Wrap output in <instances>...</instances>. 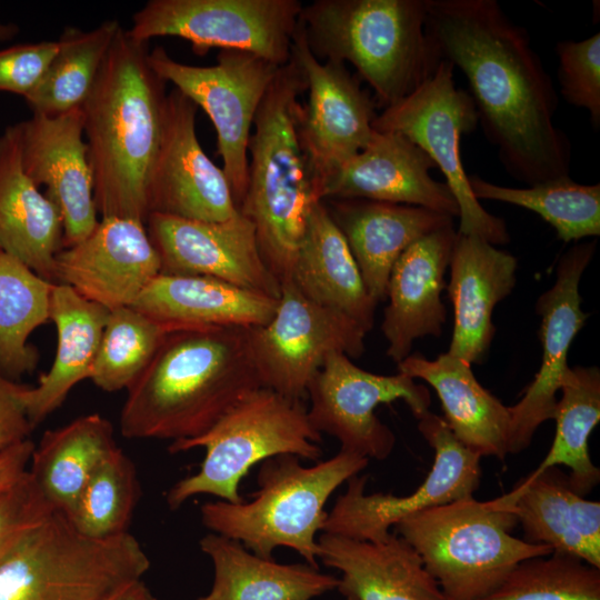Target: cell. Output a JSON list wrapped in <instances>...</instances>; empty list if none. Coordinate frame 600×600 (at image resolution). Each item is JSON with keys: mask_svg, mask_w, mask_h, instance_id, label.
<instances>
[{"mask_svg": "<svg viewBox=\"0 0 600 600\" xmlns=\"http://www.w3.org/2000/svg\"><path fill=\"white\" fill-rule=\"evenodd\" d=\"M426 29L466 76L478 123L513 179L570 173L571 142L554 124L558 96L528 31L496 0H426Z\"/></svg>", "mask_w": 600, "mask_h": 600, "instance_id": "cell-1", "label": "cell"}, {"mask_svg": "<svg viewBox=\"0 0 600 600\" xmlns=\"http://www.w3.org/2000/svg\"><path fill=\"white\" fill-rule=\"evenodd\" d=\"M260 387L249 328H174L127 389L121 434L172 442L197 438Z\"/></svg>", "mask_w": 600, "mask_h": 600, "instance_id": "cell-2", "label": "cell"}, {"mask_svg": "<svg viewBox=\"0 0 600 600\" xmlns=\"http://www.w3.org/2000/svg\"><path fill=\"white\" fill-rule=\"evenodd\" d=\"M148 54V43L121 27L81 106L93 197L102 218L146 223L149 216V181L168 93Z\"/></svg>", "mask_w": 600, "mask_h": 600, "instance_id": "cell-3", "label": "cell"}, {"mask_svg": "<svg viewBox=\"0 0 600 600\" xmlns=\"http://www.w3.org/2000/svg\"><path fill=\"white\" fill-rule=\"evenodd\" d=\"M306 90L304 74L290 57L256 113L248 186L239 207L253 223L262 258L280 282L291 278L311 211L322 201L297 130L299 98Z\"/></svg>", "mask_w": 600, "mask_h": 600, "instance_id": "cell-4", "label": "cell"}, {"mask_svg": "<svg viewBox=\"0 0 600 600\" xmlns=\"http://www.w3.org/2000/svg\"><path fill=\"white\" fill-rule=\"evenodd\" d=\"M320 61L352 64L387 108L429 79L442 57L426 29V0H314L299 16Z\"/></svg>", "mask_w": 600, "mask_h": 600, "instance_id": "cell-5", "label": "cell"}, {"mask_svg": "<svg viewBox=\"0 0 600 600\" xmlns=\"http://www.w3.org/2000/svg\"><path fill=\"white\" fill-rule=\"evenodd\" d=\"M299 459L280 454L262 461L257 477L259 489L252 500L206 502L200 508L202 524L241 542L259 557L272 559L276 548L287 547L319 569L316 536L328 516L324 506L339 486L368 466L369 459L344 450L311 467Z\"/></svg>", "mask_w": 600, "mask_h": 600, "instance_id": "cell-6", "label": "cell"}, {"mask_svg": "<svg viewBox=\"0 0 600 600\" xmlns=\"http://www.w3.org/2000/svg\"><path fill=\"white\" fill-rule=\"evenodd\" d=\"M149 568L147 553L129 531L91 538L52 511L1 558L0 600H109Z\"/></svg>", "mask_w": 600, "mask_h": 600, "instance_id": "cell-7", "label": "cell"}, {"mask_svg": "<svg viewBox=\"0 0 600 600\" xmlns=\"http://www.w3.org/2000/svg\"><path fill=\"white\" fill-rule=\"evenodd\" d=\"M513 511L469 496L411 514L393 526L420 556L446 600H480L522 561L551 549L516 538Z\"/></svg>", "mask_w": 600, "mask_h": 600, "instance_id": "cell-8", "label": "cell"}, {"mask_svg": "<svg viewBox=\"0 0 600 600\" xmlns=\"http://www.w3.org/2000/svg\"><path fill=\"white\" fill-rule=\"evenodd\" d=\"M321 440L302 400L260 387L203 434L171 442V453L202 447L206 456L198 472L169 489L167 503L174 510L198 494L241 503L240 482L253 464L280 454L316 461L322 454Z\"/></svg>", "mask_w": 600, "mask_h": 600, "instance_id": "cell-9", "label": "cell"}, {"mask_svg": "<svg viewBox=\"0 0 600 600\" xmlns=\"http://www.w3.org/2000/svg\"><path fill=\"white\" fill-rule=\"evenodd\" d=\"M453 69L442 59L413 92L383 108L372 121V129L399 132L431 158L457 201L458 233L477 236L494 246L506 244L510 234L504 220L489 213L474 198L463 168L460 139L477 128L478 116L469 92L457 88Z\"/></svg>", "mask_w": 600, "mask_h": 600, "instance_id": "cell-10", "label": "cell"}, {"mask_svg": "<svg viewBox=\"0 0 600 600\" xmlns=\"http://www.w3.org/2000/svg\"><path fill=\"white\" fill-rule=\"evenodd\" d=\"M302 7L299 0H150L127 32L147 43L178 37L198 56L212 49L247 51L282 67Z\"/></svg>", "mask_w": 600, "mask_h": 600, "instance_id": "cell-11", "label": "cell"}, {"mask_svg": "<svg viewBox=\"0 0 600 600\" xmlns=\"http://www.w3.org/2000/svg\"><path fill=\"white\" fill-rule=\"evenodd\" d=\"M148 61L163 81L171 82L208 114L239 209L248 186V143L253 120L280 67L241 50H220L214 66H191L174 60L162 47L149 51Z\"/></svg>", "mask_w": 600, "mask_h": 600, "instance_id": "cell-12", "label": "cell"}, {"mask_svg": "<svg viewBox=\"0 0 600 600\" xmlns=\"http://www.w3.org/2000/svg\"><path fill=\"white\" fill-rule=\"evenodd\" d=\"M280 286L272 319L249 328L250 349L262 387L302 400L331 352L350 359L364 353L367 332L346 314L307 298L291 278Z\"/></svg>", "mask_w": 600, "mask_h": 600, "instance_id": "cell-13", "label": "cell"}, {"mask_svg": "<svg viewBox=\"0 0 600 600\" xmlns=\"http://www.w3.org/2000/svg\"><path fill=\"white\" fill-rule=\"evenodd\" d=\"M308 418L313 428L341 444L340 450L364 458L387 459L396 443L391 429L374 410L381 403L403 400L419 419L429 411V389L398 372L377 374L356 366L341 352H331L307 388Z\"/></svg>", "mask_w": 600, "mask_h": 600, "instance_id": "cell-14", "label": "cell"}, {"mask_svg": "<svg viewBox=\"0 0 600 600\" xmlns=\"http://www.w3.org/2000/svg\"><path fill=\"white\" fill-rule=\"evenodd\" d=\"M418 430L434 451L432 467L410 494L366 493L367 476L348 480L347 491L328 512L322 531L366 541H383L402 519L473 496L481 480V457L464 447L442 417L427 411Z\"/></svg>", "mask_w": 600, "mask_h": 600, "instance_id": "cell-15", "label": "cell"}, {"mask_svg": "<svg viewBox=\"0 0 600 600\" xmlns=\"http://www.w3.org/2000/svg\"><path fill=\"white\" fill-rule=\"evenodd\" d=\"M291 57L304 74L308 92L298 109L297 130L322 198L328 179L369 143L377 103L346 64L313 56L299 21Z\"/></svg>", "mask_w": 600, "mask_h": 600, "instance_id": "cell-16", "label": "cell"}, {"mask_svg": "<svg viewBox=\"0 0 600 600\" xmlns=\"http://www.w3.org/2000/svg\"><path fill=\"white\" fill-rule=\"evenodd\" d=\"M144 224L160 273L212 277L280 298V281L262 258L254 226L240 212L219 222L150 213Z\"/></svg>", "mask_w": 600, "mask_h": 600, "instance_id": "cell-17", "label": "cell"}, {"mask_svg": "<svg viewBox=\"0 0 600 600\" xmlns=\"http://www.w3.org/2000/svg\"><path fill=\"white\" fill-rule=\"evenodd\" d=\"M197 110L176 88L167 94L161 143L149 181V214L219 222L239 213L223 169L198 140Z\"/></svg>", "mask_w": 600, "mask_h": 600, "instance_id": "cell-18", "label": "cell"}, {"mask_svg": "<svg viewBox=\"0 0 600 600\" xmlns=\"http://www.w3.org/2000/svg\"><path fill=\"white\" fill-rule=\"evenodd\" d=\"M596 247L597 241L591 240L566 251L557 263L554 284L537 300L536 312L541 318V364L522 398L508 407L511 419L509 454L527 449L540 424L554 417L557 393L570 368V346L589 317L581 309L579 284Z\"/></svg>", "mask_w": 600, "mask_h": 600, "instance_id": "cell-19", "label": "cell"}, {"mask_svg": "<svg viewBox=\"0 0 600 600\" xmlns=\"http://www.w3.org/2000/svg\"><path fill=\"white\" fill-rule=\"evenodd\" d=\"M18 127L23 170L36 186L46 188L44 196L62 219L63 248L71 247L98 224L82 109L32 113Z\"/></svg>", "mask_w": 600, "mask_h": 600, "instance_id": "cell-20", "label": "cell"}, {"mask_svg": "<svg viewBox=\"0 0 600 600\" xmlns=\"http://www.w3.org/2000/svg\"><path fill=\"white\" fill-rule=\"evenodd\" d=\"M56 264L57 283L109 310L133 306L161 270L146 224L117 217L102 218L87 238L63 248Z\"/></svg>", "mask_w": 600, "mask_h": 600, "instance_id": "cell-21", "label": "cell"}, {"mask_svg": "<svg viewBox=\"0 0 600 600\" xmlns=\"http://www.w3.org/2000/svg\"><path fill=\"white\" fill-rule=\"evenodd\" d=\"M431 158L406 136L376 131L322 189V201L364 199L426 208L452 218L459 208L446 182L434 180Z\"/></svg>", "mask_w": 600, "mask_h": 600, "instance_id": "cell-22", "label": "cell"}, {"mask_svg": "<svg viewBox=\"0 0 600 600\" xmlns=\"http://www.w3.org/2000/svg\"><path fill=\"white\" fill-rule=\"evenodd\" d=\"M456 236L451 223L420 238L391 270L381 330L387 356L397 363L411 354L416 339L442 333L447 312L441 292Z\"/></svg>", "mask_w": 600, "mask_h": 600, "instance_id": "cell-23", "label": "cell"}, {"mask_svg": "<svg viewBox=\"0 0 600 600\" xmlns=\"http://www.w3.org/2000/svg\"><path fill=\"white\" fill-rule=\"evenodd\" d=\"M517 268L510 252L457 232L446 286L454 310L448 353L469 364L482 362L494 334L493 309L516 286Z\"/></svg>", "mask_w": 600, "mask_h": 600, "instance_id": "cell-24", "label": "cell"}, {"mask_svg": "<svg viewBox=\"0 0 600 600\" xmlns=\"http://www.w3.org/2000/svg\"><path fill=\"white\" fill-rule=\"evenodd\" d=\"M494 499L513 511L523 540L600 569V502L573 491L558 467L527 476Z\"/></svg>", "mask_w": 600, "mask_h": 600, "instance_id": "cell-25", "label": "cell"}, {"mask_svg": "<svg viewBox=\"0 0 600 600\" xmlns=\"http://www.w3.org/2000/svg\"><path fill=\"white\" fill-rule=\"evenodd\" d=\"M358 264L370 297L387 298L391 270L420 238L453 223L452 217L421 207L364 199L327 200Z\"/></svg>", "mask_w": 600, "mask_h": 600, "instance_id": "cell-26", "label": "cell"}, {"mask_svg": "<svg viewBox=\"0 0 600 600\" xmlns=\"http://www.w3.org/2000/svg\"><path fill=\"white\" fill-rule=\"evenodd\" d=\"M319 559L341 572L338 590L354 600H446L416 550L397 533L366 541L323 532Z\"/></svg>", "mask_w": 600, "mask_h": 600, "instance_id": "cell-27", "label": "cell"}, {"mask_svg": "<svg viewBox=\"0 0 600 600\" xmlns=\"http://www.w3.org/2000/svg\"><path fill=\"white\" fill-rule=\"evenodd\" d=\"M63 223L56 206L26 174L18 123L0 134V250L57 283Z\"/></svg>", "mask_w": 600, "mask_h": 600, "instance_id": "cell-28", "label": "cell"}, {"mask_svg": "<svg viewBox=\"0 0 600 600\" xmlns=\"http://www.w3.org/2000/svg\"><path fill=\"white\" fill-rule=\"evenodd\" d=\"M397 364L398 372L436 390L443 420L464 447L480 457L504 460L509 454V408L480 384L471 364L448 352L434 360L413 353Z\"/></svg>", "mask_w": 600, "mask_h": 600, "instance_id": "cell-29", "label": "cell"}, {"mask_svg": "<svg viewBox=\"0 0 600 600\" xmlns=\"http://www.w3.org/2000/svg\"><path fill=\"white\" fill-rule=\"evenodd\" d=\"M278 300L212 277L160 273L132 307L176 328H253L272 319Z\"/></svg>", "mask_w": 600, "mask_h": 600, "instance_id": "cell-30", "label": "cell"}, {"mask_svg": "<svg viewBox=\"0 0 600 600\" xmlns=\"http://www.w3.org/2000/svg\"><path fill=\"white\" fill-rule=\"evenodd\" d=\"M291 280L310 300L346 314L367 333L372 329L378 303L323 201L311 211Z\"/></svg>", "mask_w": 600, "mask_h": 600, "instance_id": "cell-31", "label": "cell"}, {"mask_svg": "<svg viewBox=\"0 0 600 600\" xmlns=\"http://www.w3.org/2000/svg\"><path fill=\"white\" fill-rule=\"evenodd\" d=\"M110 310L64 283H54L49 320L57 329V350L50 370L26 393L29 421L36 428L57 410L71 389L90 379Z\"/></svg>", "mask_w": 600, "mask_h": 600, "instance_id": "cell-32", "label": "cell"}, {"mask_svg": "<svg viewBox=\"0 0 600 600\" xmlns=\"http://www.w3.org/2000/svg\"><path fill=\"white\" fill-rule=\"evenodd\" d=\"M199 544L213 564L211 600H312L339 584V578L308 563H278L214 532Z\"/></svg>", "mask_w": 600, "mask_h": 600, "instance_id": "cell-33", "label": "cell"}, {"mask_svg": "<svg viewBox=\"0 0 600 600\" xmlns=\"http://www.w3.org/2000/svg\"><path fill=\"white\" fill-rule=\"evenodd\" d=\"M116 448L113 426L107 418L80 416L43 433L28 472L52 509L69 518L89 479Z\"/></svg>", "mask_w": 600, "mask_h": 600, "instance_id": "cell-34", "label": "cell"}, {"mask_svg": "<svg viewBox=\"0 0 600 600\" xmlns=\"http://www.w3.org/2000/svg\"><path fill=\"white\" fill-rule=\"evenodd\" d=\"M553 420L556 434L547 456L530 473L552 467L569 468V484L579 496L590 493L600 481V469L589 453V437L600 420V371L573 367L566 372Z\"/></svg>", "mask_w": 600, "mask_h": 600, "instance_id": "cell-35", "label": "cell"}, {"mask_svg": "<svg viewBox=\"0 0 600 600\" xmlns=\"http://www.w3.org/2000/svg\"><path fill=\"white\" fill-rule=\"evenodd\" d=\"M53 284L0 250V373L11 380L37 368L39 352L28 339L49 320Z\"/></svg>", "mask_w": 600, "mask_h": 600, "instance_id": "cell-36", "label": "cell"}, {"mask_svg": "<svg viewBox=\"0 0 600 600\" xmlns=\"http://www.w3.org/2000/svg\"><path fill=\"white\" fill-rule=\"evenodd\" d=\"M120 28L117 20L88 31L67 28L44 74L24 97L32 113L57 116L81 107Z\"/></svg>", "mask_w": 600, "mask_h": 600, "instance_id": "cell-37", "label": "cell"}, {"mask_svg": "<svg viewBox=\"0 0 600 600\" xmlns=\"http://www.w3.org/2000/svg\"><path fill=\"white\" fill-rule=\"evenodd\" d=\"M474 198L518 206L538 213L563 242L600 236V183L584 184L562 176L526 188L499 186L469 176Z\"/></svg>", "mask_w": 600, "mask_h": 600, "instance_id": "cell-38", "label": "cell"}, {"mask_svg": "<svg viewBox=\"0 0 600 600\" xmlns=\"http://www.w3.org/2000/svg\"><path fill=\"white\" fill-rule=\"evenodd\" d=\"M174 328L132 306L110 310L90 380L107 392L128 389Z\"/></svg>", "mask_w": 600, "mask_h": 600, "instance_id": "cell-39", "label": "cell"}, {"mask_svg": "<svg viewBox=\"0 0 600 600\" xmlns=\"http://www.w3.org/2000/svg\"><path fill=\"white\" fill-rule=\"evenodd\" d=\"M140 498V483L131 459L116 448L86 484L69 520L91 538L128 532Z\"/></svg>", "mask_w": 600, "mask_h": 600, "instance_id": "cell-40", "label": "cell"}, {"mask_svg": "<svg viewBox=\"0 0 600 600\" xmlns=\"http://www.w3.org/2000/svg\"><path fill=\"white\" fill-rule=\"evenodd\" d=\"M480 600H600V569L554 552L530 558Z\"/></svg>", "mask_w": 600, "mask_h": 600, "instance_id": "cell-41", "label": "cell"}, {"mask_svg": "<svg viewBox=\"0 0 600 600\" xmlns=\"http://www.w3.org/2000/svg\"><path fill=\"white\" fill-rule=\"evenodd\" d=\"M558 80L562 98L586 109L594 130L600 128V33L556 46Z\"/></svg>", "mask_w": 600, "mask_h": 600, "instance_id": "cell-42", "label": "cell"}, {"mask_svg": "<svg viewBox=\"0 0 600 600\" xmlns=\"http://www.w3.org/2000/svg\"><path fill=\"white\" fill-rule=\"evenodd\" d=\"M52 511L28 471L11 488L0 492V560L26 530Z\"/></svg>", "mask_w": 600, "mask_h": 600, "instance_id": "cell-43", "label": "cell"}, {"mask_svg": "<svg viewBox=\"0 0 600 600\" xmlns=\"http://www.w3.org/2000/svg\"><path fill=\"white\" fill-rule=\"evenodd\" d=\"M58 48V40H44L0 50V91L27 97L44 74Z\"/></svg>", "mask_w": 600, "mask_h": 600, "instance_id": "cell-44", "label": "cell"}, {"mask_svg": "<svg viewBox=\"0 0 600 600\" xmlns=\"http://www.w3.org/2000/svg\"><path fill=\"white\" fill-rule=\"evenodd\" d=\"M29 388L0 373V451L28 439L34 429L26 409Z\"/></svg>", "mask_w": 600, "mask_h": 600, "instance_id": "cell-45", "label": "cell"}, {"mask_svg": "<svg viewBox=\"0 0 600 600\" xmlns=\"http://www.w3.org/2000/svg\"><path fill=\"white\" fill-rule=\"evenodd\" d=\"M34 447L28 438L0 451V492L11 488L28 471Z\"/></svg>", "mask_w": 600, "mask_h": 600, "instance_id": "cell-46", "label": "cell"}, {"mask_svg": "<svg viewBox=\"0 0 600 600\" xmlns=\"http://www.w3.org/2000/svg\"><path fill=\"white\" fill-rule=\"evenodd\" d=\"M109 600H158L142 580L136 581Z\"/></svg>", "mask_w": 600, "mask_h": 600, "instance_id": "cell-47", "label": "cell"}, {"mask_svg": "<svg viewBox=\"0 0 600 600\" xmlns=\"http://www.w3.org/2000/svg\"><path fill=\"white\" fill-rule=\"evenodd\" d=\"M19 33V28L14 23H2L0 21V42L11 40Z\"/></svg>", "mask_w": 600, "mask_h": 600, "instance_id": "cell-48", "label": "cell"}, {"mask_svg": "<svg viewBox=\"0 0 600 600\" xmlns=\"http://www.w3.org/2000/svg\"><path fill=\"white\" fill-rule=\"evenodd\" d=\"M197 600H211V599L209 594H206V596L199 597Z\"/></svg>", "mask_w": 600, "mask_h": 600, "instance_id": "cell-49", "label": "cell"}, {"mask_svg": "<svg viewBox=\"0 0 600 600\" xmlns=\"http://www.w3.org/2000/svg\"><path fill=\"white\" fill-rule=\"evenodd\" d=\"M347 600H354V599H352V598H347Z\"/></svg>", "mask_w": 600, "mask_h": 600, "instance_id": "cell-50", "label": "cell"}]
</instances>
